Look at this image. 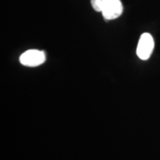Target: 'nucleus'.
<instances>
[{
  "label": "nucleus",
  "instance_id": "nucleus-1",
  "mask_svg": "<svg viewBox=\"0 0 160 160\" xmlns=\"http://www.w3.org/2000/svg\"><path fill=\"white\" fill-rule=\"evenodd\" d=\"M154 48V40L148 33H144L141 35L138 42L137 54L142 60H148L151 57Z\"/></svg>",
  "mask_w": 160,
  "mask_h": 160
},
{
  "label": "nucleus",
  "instance_id": "nucleus-2",
  "mask_svg": "<svg viewBox=\"0 0 160 160\" xmlns=\"http://www.w3.org/2000/svg\"><path fill=\"white\" fill-rule=\"evenodd\" d=\"M123 6L121 0H102V14L106 20H113L122 14Z\"/></svg>",
  "mask_w": 160,
  "mask_h": 160
},
{
  "label": "nucleus",
  "instance_id": "nucleus-3",
  "mask_svg": "<svg viewBox=\"0 0 160 160\" xmlns=\"http://www.w3.org/2000/svg\"><path fill=\"white\" fill-rule=\"evenodd\" d=\"M45 52L36 49L24 52L19 57L20 63L27 67H37L45 62Z\"/></svg>",
  "mask_w": 160,
  "mask_h": 160
},
{
  "label": "nucleus",
  "instance_id": "nucleus-4",
  "mask_svg": "<svg viewBox=\"0 0 160 160\" xmlns=\"http://www.w3.org/2000/svg\"><path fill=\"white\" fill-rule=\"evenodd\" d=\"M91 4L93 10L97 12H102V0H91Z\"/></svg>",
  "mask_w": 160,
  "mask_h": 160
}]
</instances>
